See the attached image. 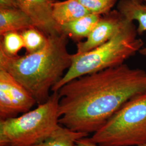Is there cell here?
<instances>
[{"label": "cell", "mask_w": 146, "mask_h": 146, "mask_svg": "<svg viewBox=\"0 0 146 146\" xmlns=\"http://www.w3.org/2000/svg\"><path fill=\"white\" fill-rule=\"evenodd\" d=\"M58 92L59 124L95 133L127 102L146 93V72L123 64L75 78Z\"/></svg>", "instance_id": "cell-1"}, {"label": "cell", "mask_w": 146, "mask_h": 146, "mask_svg": "<svg viewBox=\"0 0 146 146\" xmlns=\"http://www.w3.org/2000/svg\"><path fill=\"white\" fill-rule=\"evenodd\" d=\"M68 37L63 33L49 36L42 49L22 56H8L0 50V68L26 89L37 104H43L72 64L73 54L67 50Z\"/></svg>", "instance_id": "cell-2"}, {"label": "cell", "mask_w": 146, "mask_h": 146, "mask_svg": "<svg viewBox=\"0 0 146 146\" xmlns=\"http://www.w3.org/2000/svg\"><path fill=\"white\" fill-rule=\"evenodd\" d=\"M137 35L133 22L125 19L107 42L88 52L73 54L70 68L51 91L58 92L63 85L75 78L124 64L143 46V41L137 37Z\"/></svg>", "instance_id": "cell-3"}, {"label": "cell", "mask_w": 146, "mask_h": 146, "mask_svg": "<svg viewBox=\"0 0 146 146\" xmlns=\"http://www.w3.org/2000/svg\"><path fill=\"white\" fill-rule=\"evenodd\" d=\"M59 101L55 92L35 110L0 120V146H35L47 139L60 125Z\"/></svg>", "instance_id": "cell-4"}, {"label": "cell", "mask_w": 146, "mask_h": 146, "mask_svg": "<svg viewBox=\"0 0 146 146\" xmlns=\"http://www.w3.org/2000/svg\"><path fill=\"white\" fill-rule=\"evenodd\" d=\"M90 140L99 146L146 144V92L127 102Z\"/></svg>", "instance_id": "cell-5"}, {"label": "cell", "mask_w": 146, "mask_h": 146, "mask_svg": "<svg viewBox=\"0 0 146 146\" xmlns=\"http://www.w3.org/2000/svg\"><path fill=\"white\" fill-rule=\"evenodd\" d=\"M37 104L34 97L5 70L0 68V119L26 113Z\"/></svg>", "instance_id": "cell-6"}, {"label": "cell", "mask_w": 146, "mask_h": 146, "mask_svg": "<svg viewBox=\"0 0 146 146\" xmlns=\"http://www.w3.org/2000/svg\"><path fill=\"white\" fill-rule=\"evenodd\" d=\"M125 19L117 10L102 16L84 42L77 43L76 54L88 52L107 42L124 23Z\"/></svg>", "instance_id": "cell-7"}, {"label": "cell", "mask_w": 146, "mask_h": 146, "mask_svg": "<svg viewBox=\"0 0 146 146\" xmlns=\"http://www.w3.org/2000/svg\"><path fill=\"white\" fill-rule=\"evenodd\" d=\"M19 8L28 16L35 28L47 37L62 34L52 16L50 0H16Z\"/></svg>", "instance_id": "cell-8"}, {"label": "cell", "mask_w": 146, "mask_h": 146, "mask_svg": "<svg viewBox=\"0 0 146 146\" xmlns=\"http://www.w3.org/2000/svg\"><path fill=\"white\" fill-rule=\"evenodd\" d=\"M35 27L31 18L19 8L0 9V35L8 32L21 33Z\"/></svg>", "instance_id": "cell-9"}, {"label": "cell", "mask_w": 146, "mask_h": 146, "mask_svg": "<svg viewBox=\"0 0 146 146\" xmlns=\"http://www.w3.org/2000/svg\"><path fill=\"white\" fill-rule=\"evenodd\" d=\"M91 14L77 0L52 3V16L60 27Z\"/></svg>", "instance_id": "cell-10"}, {"label": "cell", "mask_w": 146, "mask_h": 146, "mask_svg": "<svg viewBox=\"0 0 146 146\" xmlns=\"http://www.w3.org/2000/svg\"><path fill=\"white\" fill-rule=\"evenodd\" d=\"M102 16L89 14L60 26L62 33L71 38L75 41H78L84 38H87L93 29Z\"/></svg>", "instance_id": "cell-11"}, {"label": "cell", "mask_w": 146, "mask_h": 146, "mask_svg": "<svg viewBox=\"0 0 146 146\" xmlns=\"http://www.w3.org/2000/svg\"><path fill=\"white\" fill-rule=\"evenodd\" d=\"M117 11L127 21L139 22L137 28L138 35L146 31V5L137 3L131 0H120L117 5Z\"/></svg>", "instance_id": "cell-12"}, {"label": "cell", "mask_w": 146, "mask_h": 146, "mask_svg": "<svg viewBox=\"0 0 146 146\" xmlns=\"http://www.w3.org/2000/svg\"><path fill=\"white\" fill-rule=\"evenodd\" d=\"M88 135L60 125L47 139L35 146H75L76 141Z\"/></svg>", "instance_id": "cell-13"}, {"label": "cell", "mask_w": 146, "mask_h": 146, "mask_svg": "<svg viewBox=\"0 0 146 146\" xmlns=\"http://www.w3.org/2000/svg\"><path fill=\"white\" fill-rule=\"evenodd\" d=\"M20 34L23 40L26 54L38 52L47 44L48 37L35 27L21 31Z\"/></svg>", "instance_id": "cell-14"}, {"label": "cell", "mask_w": 146, "mask_h": 146, "mask_svg": "<svg viewBox=\"0 0 146 146\" xmlns=\"http://www.w3.org/2000/svg\"><path fill=\"white\" fill-rule=\"evenodd\" d=\"M25 48L20 33L8 32L1 36L0 50L8 56H16L18 52Z\"/></svg>", "instance_id": "cell-15"}, {"label": "cell", "mask_w": 146, "mask_h": 146, "mask_svg": "<svg viewBox=\"0 0 146 146\" xmlns=\"http://www.w3.org/2000/svg\"><path fill=\"white\" fill-rule=\"evenodd\" d=\"M91 14L105 15L111 11L116 0H77Z\"/></svg>", "instance_id": "cell-16"}, {"label": "cell", "mask_w": 146, "mask_h": 146, "mask_svg": "<svg viewBox=\"0 0 146 146\" xmlns=\"http://www.w3.org/2000/svg\"><path fill=\"white\" fill-rule=\"evenodd\" d=\"M19 8L16 0H0V9Z\"/></svg>", "instance_id": "cell-17"}, {"label": "cell", "mask_w": 146, "mask_h": 146, "mask_svg": "<svg viewBox=\"0 0 146 146\" xmlns=\"http://www.w3.org/2000/svg\"><path fill=\"white\" fill-rule=\"evenodd\" d=\"M75 146H99L93 142L91 141L89 138L84 137L76 141Z\"/></svg>", "instance_id": "cell-18"}, {"label": "cell", "mask_w": 146, "mask_h": 146, "mask_svg": "<svg viewBox=\"0 0 146 146\" xmlns=\"http://www.w3.org/2000/svg\"><path fill=\"white\" fill-rule=\"evenodd\" d=\"M131 1L137 3H143V0H131Z\"/></svg>", "instance_id": "cell-19"}, {"label": "cell", "mask_w": 146, "mask_h": 146, "mask_svg": "<svg viewBox=\"0 0 146 146\" xmlns=\"http://www.w3.org/2000/svg\"><path fill=\"white\" fill-rule=\"evenodd\" d=\"M50 1H52V2H54V1H56V0H50Z\"/></svg>", "instance_id": "cell-20"}, {"label": "cell", "mask_w": 146, "mask_h": 146, "mask_svg": "<svg viewBox=\"0 0 146 146\" xmlns=\"http://www.w3.org/2000/svg\"><path fill=\"white\" fill-rule=\"evenodd\" d=\"M146 146V145H142V146Z\"/></svg>", "instance_id": "cell-21"}, {"label": "cell", "mask_w": 146, "mask_h": 146, "mask_svg": "<svg viewBox=\"0 0 146 146\" xmlns=\"http://www.w3.org/2000/svg\"><path fill=\"white\" fill-rule=\"evenodd\" d=\"M144 1H145V2H146V0H144Z\"/></svg>", "instance_id": "cell-22"}]
</instances>
